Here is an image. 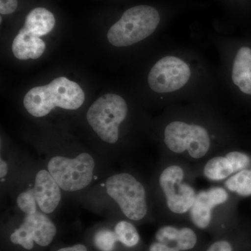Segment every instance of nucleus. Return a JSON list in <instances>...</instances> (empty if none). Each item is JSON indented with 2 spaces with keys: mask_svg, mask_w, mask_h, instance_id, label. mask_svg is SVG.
I'll use <instances>...</instances> for the list:
<instances>
[{
  "mask_svg": "<svg viewBox=\"0 0 251 251\" xmlns=\"http://www.w3.org/2000/svg\"><path fill=\"white\" fill-rule=\"evenodd\" d=\"M94 242L99 250L112 251L119 240L115 232L109 229H100L94 236Z\"/></svg>",
  "mask_w": 251,
  "mask_h": 251,
  "instance_id": "18",
  "label": "nucleus"
},
{
  "mask_svg": "<svg viewBox=\"0 0 251 251\" xmlns=\"http://www.w3.org/2000/svg\"><path fill=\"white\" fill-rule=\"evenodd\" d=\"M18 7V0H0V13L1 15L12 14Z\"/></svg>",
  "mask_w": 251,
  "mask_h": 251,
  "instance_id": "21",
  "label": "nucleus"
},
{
  "mask_svg": "<svg viewBox=\"0 0 251 251\" xmlns=\"http://www.w3.org/2000/svg\"><path fill=\"white\" fill-rule=\"evenodd\" d=\"M221 67L220 83L232 87L239 93L251 96V48L247 46L231 47L225 38L218 42Z\"/></svg>",
  "mask_w": 251,
  "mask_h": 251,
  "instance_id": "6",
  "label": "nucleus"
},
{
  "mask_svg": "<svg viewBox=\"0 0 251 251\" xmlns=\"http://www.w3.org/2000/svg\"><path fill=\"white\" fill-rule=\"evenodd\" d=\"M149 251H180L176 248L171 247L163 243L156 242L151 244Z\"/></svg>",
  "mask_w": 251,
  "mask_h": 251,
  "instance_id": "22",
  "label": "nucleus"
},
{
  "mask_svg": "<svg viewBox=\"0 0 251 251\" xmlns=\"http://www.w3.org/2000/svg\"><path fill=\"white\" fill-rule=\"evenodd\" d=\"M161 15L154 7L138 5L127 9L110 28L109 42L118 48L129 47L148 39L156 31Z\"/></svg>",
  "mask_w": 251,
  "mask_h": 251,
  "instance_id": "3",
  "label": "nucleus"
},
{
  "mask_svg": "<svg viewBox=\"0 0 251 251\" xmlns=\"http://www.w3.org/2000/svg\"><path fill=\"white\" fill-rule=\"evenodd\" d=\"M8 173V166L6 162L3 161L1 158V163H0V177L3 178L6 176Z\"/></svg>",
  "mask_w": 251,
  "mask_h": 251,
  "instance_id": "24",
  "label": "nucleus"
},
{
  "mask_svg": "<svg viewBox=\"0 0 251 251\" xmlns=\"http://www.w3.org/2000/svg\"><path fill=\"white\" fill-rule=\"evenodd\" d=\"M239 172V168L228 153L226 156L211 158L204 168V176L213 181H220L228 177L232 173Z\"/></svg>",
  "mask_w": 251,
  "mask_h": 251,
  "instance_id": "15",
  "label": "nucleus"
},
{
  "mask_svg": "<svg viewBox=\"0 0 251 251\" xmlns=\"http://www.w3.org/2000/svg\"><path fill=\"white\" fill-rule=\"evenodd\" d=\"M57 232L55 226L48 216L41 213L36 212L27 215L24 222L19 228L11 235V242L22 246L27 250L34 247V242L41 247H47Z\"/></svg>",
  "mask_w": 251,
  "mask_h": 251,
  "instance_id": "11",
  "label": "nucleus"
},
{
  "mask_svg": "<svg viewBox=\"0 0 251 251\" xmlns=\"http://www.w3.org/2000/svg\"><path fill=\"white\" fill-rule=\"evenodd\" d=\"M55 25V18L49 10L35 8L28 14L24 27L14 38L13 53L20 60L39 59L44 54L46 46L41 36L49 34Z\"/></svg>",
  "mask_w": 251,
  "mask_h": 251,
  "instance_id": "4",
  "label": "nucleus"
},
{
  "mask_svg": "<svg viewBox=\"0 0 251 251\" xmlns=\"http://www.w3.org/2000/svg\"><path fill=\"white\" fill-rule=\"evenodd\" d=\"M167 148L176 153L188 151L193 158L205 156L211 145L209 129L197 122L175 120L167 124L163 130Z\"/></svg>",
  "mask_w": 251,
  "mask_h": 251,
  "instance_id": "7",
  "label": "nucleus"
},
{
  "mask_svg": "<svg viewBox=\"0 0 251 251\" xmlns=\"http://www.w3.org/2000/svg\"><path fill=\"white\" fill-rule=\"evenodd\" d=\"M18 206L27 215H31L37 212L36 201L33 189L28 190L21 193L17 199Z\"/></svg>",
  "mask_w": 251,
  "mask_h": 251,
  "instance_id": "19",
  "label": "nucleus"
},
{
  "mask_svg": "<svg viewBox=\"0 0 251 251\" xmlns=\"http://www.w3.org/2000/svg\"><path fill=\"white\" fill-rule=\"evenodd\" d=\"M157 242L176 248L180 251L193 250L197 246L198 238L190 227H179L166 226L158 229L155 235Z\"/></svg>",
  "mask_w": 251,
  "mask_h": 251,
  "instance_id": "14",
  "label": "nucleus"
},
{
  "mask_svg": "<svg viewBox=\"0 0 251 251\" xmlns=\"http://www.w3.org/2000/svg\"><path fill=\"white\" fill-rule=\"evenodd\" d=\"M33 191L38 206L45 214L53 212L60 202V187L49 172H38Z\"/></svg>",
  "mask_w": 251,
  "mask_h": 251,
  "instance_id": "13",
  "label": "nucleus"
},
{
  "mask_svg": "<svg viewBox=\"0 0 251 251\" xmlns=\"http://www.w3.org/2000/svg\"><path fill=\"white\" fill-rule=\"evenodd\" d=\"M228 194L224 188H211L196 195L190 216L193 224L198 228L204 229L209 227L211 221V211L216 206L226 202Z\"/></svg>",
  "mask_w": 251,
  "mask_h": 251,
  "instance_id": "12",
  "label": "nucleus"
},
{
  "mask_svg": "<svg viewBox=\"0 0 251 251\" xmlns=\"http://www.w3.org/2000/svg\"><path fill=\"white\" fill-rule=\"evenodd\" d=\"M148 85L153 94L171 101L201 100L213 95L219 74L197 51L173 48L150 68Z\"/></svg>",
  "mask_w": 251,
  "mask_h": 251,
  "instance_id": "1",
  "label": "nucleus"
},
{
  "mask_svg": "<svg viewBox=\"0 0 251 251\" xmlns=\"http://www.w3.org/2000/svg\"><path fill=\"white\" fill-rule=\"evenodd\" d=\"M94 166L93 157L89 153H82L74 158L53 157L48 164V169L60 188L72 192L90 184L93 179Z\"/></svg>",
  "mask_w": 251,
  "mask_h": 251,
  "instance_id": "9",
  "label": "nucleus"
},
{
  "mask_svg": "<svg viewBox=\"0 0 251 251\" xmlns=\"http://www.w3.org/2000/svg\"><path fill=\"white\" fill-rule=\"evenodd\" d=\"M226 187L239 196H251V170H242L229 177L226 182Z\"/></svg>",
  "mask_w": 251,
  "mask_h": 251,
  "instance_id": "16",
  "label": "nucleus"
},
{
  "mask_svg": "<svg viewBox=\"0 0 251 251\" xmlns=\"http://www.w3.org/2000/svg\"><path fill=\"white\" fill-rule=\"evenodd\" d=\"M205 251H234V245L227 239H219L211 244Z\"/></svg>",
  "mask_w": 251,
  "mask_h": 251,
  "instance_id": "20",
  "label": "nucleus"
},
{
  "mask_svg": "<svg viewBox=\"0 0 251 251\" xmlns=\"http://www.w3.org/2000/svg\"><path fill=\"white\" fill-rule=\"evenodd\" d=\"M184 176V171L178 166L168 167L160 175L159 184L166 196L167 204L175 214L187 212L196 199L194 189L183 182Z\"/></svg>",
  "mask_w": 251,
  "mask_h": 251,
  "instance_id": "10",
  "label": "nucleus"
},
{
  "mask_svg": "<svg viewBox=\"0 0 251 251\" xmlns=\"http://www.w3.org/2000/svg\"><path fill=\"white\" fill-rule=\"evenodd\" d=\"M106 191L124 214L133 221L143 219L148 213L145 188L128 173L112 175L106 181Z\"/></svg>",
  "mask_w": 251,
  "mask_h": 251,
  "instance_id": "8",
  "label": "nucleus"
},
{
  "mask_svg": "<svg viewBox=\"0 0 251 251\" xmlns=\"http://www.w3.org/2000/svg\"><path fill=\"white\" fill-rule=\"evenodd\" d=\"M128 112V105L123 97L106 94L91 105L87 112V120L100 139L115 144L120 137V126L126 119Z\"/></svg>",
  "mask_w": 251,
  "mask_h": 251,
  "instance_id": "5",
  "label": "nucleus"
},
{
  "mask_svg": "<svg viewBox=\"0 0 251 251\" xmlns=\"http://www.w3.org/2000/svg\"><path fill=\"white\" fill-rule=\"evenodd\" d=\"M115 234L119 242L127 247H134L140 242V235L135 226L128 221H122L116 225Z\"/></svg>",
  "mask_w": 251,
  "mask_h": 251,
  "instance_id": "17",
  "label": "nucleus"
},
{
  "mask_svg": "<svg viewBox=\"0 0 251 251\" xmlns=\"http://www.w3.org/2000/svg\"><path fill=\"white\" fill-rule=\"evenodd\" d=\"M85 100L83 90L66 77L54 79L49 85L31 89L25 97L24 106L32 116H46L55 107L77 110Z\"/></svg>",
  "mask_w": 251,
  "mask_h": 251,
  "instance_id": "2",
  "label": "nucleus"
},
{
  "mask_svg": "<svg viewBox=\"0 0 251 251\" xmlns=\"http://www.w3.org/2000/svg\"><path fill=\"white\" fill-rule=\"evenodd\" d=\"M57 251H87V249L85 246L77 244L72 247L63 248Z\"/></svg>",
  "mask_w": 251,
  "mask_h": 251,
  "instance_id": "23",
  "label": "nucleus"
}]
</instances>
